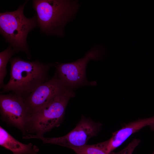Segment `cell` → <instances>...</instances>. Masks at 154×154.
Segmentation results:
<instances>
[{
	"instance_id": "cell-3",
	"label": "cell",
	"mask_w": 154,
	"mask_h": 154,
	"mask_svg": "<svg viewBox=\"0 0 154 154\" xmlns=\"http://www.w3.org/2000/svg\"><path fill=\"white\" fill-rule=\"evenodd\" d=\"M27 2L26 1L16 10L0 13V33L15 54L23 52L30 59L31 55L27 37L29 33L38 24L36 14L31 18H27L24 14V7Z\"/></svg>"
},
{
	"instance_id": "cell-5",
	"label": "cell",
	"mask_w": 154,
	"mask_h": 154,
	"mask_svg": "<svg viewBox=\"0 0 154 154\" xmlns=\"http://www.w3.org/2000/svg\"><path fill=\"white\" fill-rule=\"evenodd\" d=\"M102 124L82 115L76 127L68 133L63 136L46 138L43 136L28 134L26 139H37L41 140L43 143L54 144L70 148L79 147L86 144L92 137L97 136Z\"/></svg>"
},
{
	"instance_id": "cell-14",
	"label": "cell",
	"mask_w": 154,
	"mask_h": 154,
	"mask_svg": "<svg viewBox=\"0 0 154 154\" xmlns=\"http://www.w3.org/2000/svg\"><path fill=\"white\" fill-rule=\"evenodd\" d=\"M151 129L154 132V123L149 126ZM151 154H154V151Z\"/></svg>"
},
{
	"instance_id": "cell-6",
	"label": "cell",
	"mask_w": 154,
	"mask_h": 154,
	"mask_svg": "<svg viewBox=\"0 0 154 154\" xmlns=\"http://www.w3.org/2000/svg\"><path fill=\"white\" fill-rule=\"evenodd\" d=\"M102 51L93 49L83 58L74 62L67 63L56 62V71L58 77L68 88L73 89L84 84L95 85L96 83H89L87 80L86 70L87 65L91 60L99 59L103 55Z\"/></svg>"
},
{
	"instance_id": "cell-10",
	"label": "cell",
	"mask_w": 154,
	"mask_h": 154,
	"mask_svg": "<svg viewBox=\"0 0 154 154\" xmlns=\"http://www.w3.org/2000/svg\"><path fill=\"white\" fill-rule=\"evenodd\" d=\"M0 145L13 154H38L39 151L38 147L31 143L25 144L17 140L1 126Z\"/></svg>"
},
{
	"instance_id": "cell-2",
	"label": "cell",
	"mask_w": 154,
	"mask_h": 154,
	"mask_svg": "<svg viewBox=\"0 0 154 154\" xmlns=\"http://www.w3.org/2000/svg\"><path fill=\"white\" fill-rule=\"evenodd\" d=\"M38 26L46 35H63L66 23L74 16L78 7L76 1L66 0H33Z\"/></svg>"
},
{
	"instance_id": "cell-12",
	"label": "cell",
	"mask_w": 154,
	"mask_h": 154,
	"mask_svg": "<svg viewBox=\"0 0 154 154\" xmlns=\"http://www.w3.org/2000/svg\"><path fill=\"white\" fill-rule=\"evenodd\" d=\"M76 154H110L107 153L97 144L89 145L86 144L79 147H71Z\"/></svg>"
},
{
	"instance_id": "cell-8",
	"label": "cell",
	"mask_w": 154,
	"mask_h": 154,
	"mask_svg": "<svg viewBox=\"0 0 154 154\" xmlns=\"http://www.w3.org/2000/svg\"><path fill=\"white\" fill-rule=\"evenodd\" d=\"M67 88L55 71L52 78L39 85L28 96L24 98L30 114Z\"/></svg>"
},
{
	"instance_id": "cell-11",
	"label": "cell",
	"mask_w": 154,
	"mask_h": 154,
	"mask_svg": "<svg viewBox=\"0 0 154 154\" xmlns=\"http://www.w3.org/2000/svg\"><path fill=\"white\" fill-rule=\"evenodd\" d=\"M15 54L12 47L9 45L7 48L0 53V88H3L4 84L3 80L7 71L6 66L12 56Z\"/></svg>"
},
{
	"instance_id": "cell-1",
	"label": "cell",
	"mask_w": 154,
	"mask_h": 154,
	"mask_svg": "<svg viewBox=\"0 0 154 154\" xmlns=\"http://www.w3.org/2000/svg\"><path fill=\"white\" fill-rule=\"evenodd\" d=\"M9 61L11 65L10 80L4 85L1 93L11 91L24 98L50 79L49 70L55 65L53 63H45L38 60L29 61L19 57L11 58Z\"/></svg>"
},
{
	"instance_id": "cell-4",
	"label": "cell",
	"mask_w": 154,
	"mask_h": 154,
	"mask_svg": "<svg viewBox=\"0 0 154 154\" xmlns=\"http://www.w3.org/2000/svg\"><path fill=\"white\" fill-rule=\"evenodd\" d=\"M72 89L67 88L57 94L44 106L31 114L27 134L43 136L62 122L69 100L75 96Z\"/></svg>"
},
{
	"instance_id": "cell-9",
	"label": "cell",
	"mask_w": 154,
	"mask_h": 154,
	"mask_svg": "<svg viewBox=\"0 0 154 154\" xmlns=\"http://www.w3.org/2000/svg\"><path fill=\"white\" fill-rule=\"evenodd\" d=\"M154 123V116L137 120L125 124L112 133L111 138L102 143L103 148L108 153L122 145L131 135L143 127Z\"/></svg>"
},
{
	"instance_id": "cell-13",
	"label": "cell",
	"mask_w": 154,
	"mask_h": 154,
	"mask_svg": "<svg viewBox=\"0 0 154 154\" xmlns=\"http://www.w3.org/2000/svg\"><path fill=\"white\" fill-rule=\"evenodd\" d=\"M141 142L139 139H134L125 148L117 152L113 151L110 154H132L135 149L139 145Z\"/></svg>"
},
{
	"instance_id": "cell-7",
	"label": "cell",
	"mask_w": 154,
	"mask_h": 154,
	"mask_svg": "<svg viewBox=\"0 0 154 154\" xmlns=\"http://www.w3.org/2000/svg\"><path fill=\"white\" fill-rule=\"evenodd\" d=\"M0 112L1 119L6 123L27 134L30 115L24 98L13 92L0 95Z\"/></svg>"
}]
</instances>
